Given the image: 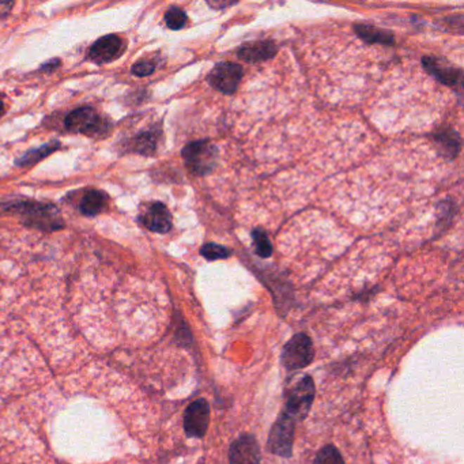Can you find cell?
<instances>
[{
	"label": "cell",
	"instance_id": "25",
	"mask_svg": "<svg viewBox=\"0 0 464 464\" xmlns=\"http://www.w3.org/2000/svg\"><path fill=\"white\" fill-rule=\"evenodd\" d=\"M59 64H60V60H58V59H52L51 62L42 64L41 70L42 71H46V72H49V71H53L55 68H58V67H59Z\"/></svg>",
	"mask_w": 464,
	"mask_h": 464
},
{
	"label": "cell",
	"instance_id": "5",
	"mask_svg": "<svg viewBox=\"0 0 464 464\" xmlns=\"http://www.w3.org/2000/svg\"><path fill=\"white\" fill-rule=\"evenodd\" d=\"M295 423L297 422L288 415L285 411L275 421L271 432L269 434L267 448L274 455L282 458H290L293 452L295 442Z\"/></svg>",
	"mask_w": 464,
	"mask_h": 464
},
{
	"label": "cell",
	"instance_id": "18",
	"mask_svg": "<svg viewBox=\"0 0 464 464\" xmlns=\"http://www.w3.org/2000/svg\"><path fill=\"white\" fill-rule=\"evenodd\" d=\"M157 141H158V132L157 131L142 132L134 139L132 150L139 153V154L151 155L157 150Z\"/></svg>",
	"mask_w": 464,
	"mask_h": 464
},
{
	"label": "cell",
	"instance_id": "4",
	"mask_svg": "<svg viewBox=\"0 0 464 464\" xmlns=\"http://www.w3.org/2000/svg\"><path fill=\"white\" fill-rule=\"evenodd\" d=\"M65 127L71 132L84 134L89 136H103L109 131V123L93 108H79L65 117Z\"/></svg>",
	"mask_w": 464,
	"mask_h": 464
},
{
	"label": "cell",
	"instance_id": "27",
	"mask_svg": "<svg viewBox=\"0 0 464 464\" xmlns=\"http://www.w3.org/2000/svg\"><path fill=\"white\" fill-rule=\"evenodd\" d=\"M4 115V104H3V101L0 100V117Z\"/></svg>",
	"mask_w": 464,
	"mask_h": 464
},
{
	"label": "cell",
	"instance_id": "19",
	"mask_svg": "<svg viewBox=\"0 0 464 464\" xmlns=\"http://www.w3.org/2000/svg\"><path fill=\"white\" fill-rule=\"evenodd\" d=\"M253 244L256 248V252L260 257H269L273 253V245L270 243V238L267 233L262 229H254L252 232Z\"/></svg>",
	"mask_w": 464,
	"mask_h": 464
},
{
	"label": "cell",
	"instance_id": "17",
	"mask_svg": "<svg viewBox=\"0 0 464 464\" xmlns=\"http://www.w3.org/2000/svg\"><path fill=\"white\" fill-rule=\"evenodd\" d=\"M60 148V143L58 141H53L48 145H44L41 148H34L27 151L25 155H22L20 160H17V165L20 167H29V165H34L39 161H41L42 158L48 157L49 154H52L55 150Z\"/></svg>",
	"mask_w": 464,
	"mask_h": 464
},
{
	"label": "cell",
	"instance_id": "1",
	"mask_svg": "<svg viewBox=\"0 0 464 464\" xmlns=\"http://www.w3.org/2000/svg\"><path fill=\"white\" fill-rule=\"evenodd\" d=\"M6 209L21 214L25 224L29 226L45 231H56L64 226L60 212L55 206L51 205L20 200L11 202L8 206H6Z\"/></svg>",
	"mask_w": 464,
	"mask_h": 464
},
{
	"label": "cell",
	"instance_id": "7",
	"mask_svg": "<svg viewBox=\"0 0 464 464\" xmlns=\"http://www.w3.org/2000/svg\"><path fill=\"white\" fill-rule=\"evenodd\" d=\"M210 423V406L206 399L192 401L184 414V430L192 439H202Z\"/></svg>",
	"mask_w": 464,
	"mask_h": 464
},
{
	"label": "cell",
	"instance_id": "21",
	"mask_svg": "<svg viewBox=\"0 0 464 464\" xmlns=\"http://www.w3.org/2000/svg\"><path fill=\"white\" fill-rule=\"evenodd\" d=\"M165 22H167L169 29L179 30L186 25L187 14L179 7H170L165 14Z\"/></svg>",
	"mask_w": 464,
	"mask_h": 464
},
{
	"label": "cell",
	"instance_id": "9",
	"mask_svg": "<svg viewBox=\"0 0 464 464\" xmlns=\"http://www.w3.org/2000/svg\"><path fill=\"white\" fill-rule=\"evenodd\" d=\"M124 49L126 45L119 36L109 34L93 44L89 51V59L97 64L110 63L120 58Z\"/></svg>",
	"mask_w": 464,
	"mask_h": 464
},
{
	"label": "cell",
	"instance_id": "11",
	"mask_svg": "<svg viewBox=\"0 0 464 464\" xmlns=\"http://www.w3.org/2000/svg\"><path fill=\"white\" fill-rule=\"evenodd\" d=\"M423 65L433 77H436L444 84L455 87L462 82V71L459 68L452 67L451 64L446 63L440 58H433V56L425 58Z\"/></svg>",
	"mask_w": 464,
	"mask_h": 464
},
{
	"label": "cell",
	"instance_id": "12",
	"mask_svg": "<svg viewBox=\"0 0 464 464\" xmlns=\"http://www.w3.org/2000/svg\"><path fill=\"white\" fill-rule=\"evenodd\" d=\"M278 48L274 42L264 41L247 42L238 49V58L247 63H259L274 58Z\"/></svg>",
	"mask_w": 464,
	"mask_h": 464
},
{
	"label": "cell",
	"instance_id": "10",
	"mask_svg": "<svg viewBox=\"0 0 464 464\" xmlns=\"http://www.w3.org/2000/svg\"><path fill=\"white\" fill-rule=\"evenodd\" d=\"M260 446L252 434H243L233 442L229 453L231 464H260Z\"/></svg>",
	"mask_w": 464,
	"mask_h": 464
},
{
	"label": "cell",
	"instance_id": "13",
	"mask_svg": "<svg viewBox=\"0 0 464 464\" xmlns=\"http://www.w3.org/2000/svg\"><path fill=\"white\" fill-rule=\"evenodd\" d=\"M142 222L148 231L155 233H167L172 228V217L165 205L153 203L142 215Z\"/></svg>",
	"mask_w": 464,
	"mask_h": 464
},
{
	"label": "cell",
	"instance_id": "14",
	"mask_svg": "<svg viewBox=\"0 0 464 464\" xmlns=\"http://www.w3.org/2000/svg\"><path fill=\"white\" fill-rule=\"evenodd\" d=\"M356 33L359 34V39L369 44H382V45H392L395 42L394 36L389 32L381 30L376 26L359 23L354 26Z\"/></svg>",
	"mask_w": 464,
	"mask_h": 464
},
{
	"label": "cell",
	"instance_id": "26",
	"mask_svg": "<svg viewBox=\"0 0 464 464\" xmlns=\"http://www.w3.org/2000/svg\"><path fill=\"white\" fill-rule=\"evenodd\" d=\"M233 4H234V1H225V3H217V1H214V3H209V6L212 7V8H225V7H229V6H233Z\"/></svg>",
	"mask_w": 464,
	"mask_h": 464
},
{
	"label": "cell",
	"instance_id": "20",
	"mask_svg": "<svg viewBox=\"0 0 464 464\" xmlns=\"http://www.w3.org/2000/svg\"><path fill=\"white\" fill-rule=\"evenodd\" d=\"M314 464H346L340 452L337 451L334 445H326L323 446L317 453L315 463Z\"/></svg>",
	"mask_w": 464,
	"mask_h": 464
},
{
	"label": "cell",
	"instance_id": "15",
	"mask_svg": "<svg viewBox=\"0 0 464 464\" xmlns=\"http://www.w3.org/2000/svg\"><path fill=\"white\" fill-rule=\"evenodd\" d=\"M106 200H108V198L104 192L97 190L89 191L79 203V210L84 215L94 217L104 210Z\"/></svg>",
	"mask_w": 464,
	"mask_h": 464
},
{
	"label": "cell",
	"instance_id": "23",
	"mask_svg": "<svg viewBox=\"0 0 464 464\" xmlns=\"http://www.w3.org/2000/svg\"><path fill=\"white\" fill-rule=\"evenodd\" d=\"M154 70H155L154 63L145 60V62H138V63L134 64V67H132L131 71L136 77H148V75H151L154 72Z\"/></svg>",
	"mask_w": 464,
	"mask_h": 464
},
{
	"label": "cell",
	"instance_id": "24",
	"mask_svg": "<svg viewBox=\"0 0 464 464\" xmlns=\"http://www.w3.org/2000/svg\"><path fill=\"white\" fill-rule=\"evenodd\" d=\"M13 7H14V3H11V1H0V18H4L6 15H8V13L11 11Z\"/></svg>",
	"mask_w": 464,
	"mask_h": 464
},
{
	"label": "cell",
	"instance_id": "2",
	"mask_svg": "<svg viewBox=\"0 0 464 464\" xmlns=\"http://www.w3.org/2000/svg\"><path fill=\"white\" fill-rule=\"evenodd\" d=\"M181 154L188 170L196 176L211 173L218 161V148L209 141L191 142Z\"/></svg>",
	"mask_w": 464,
	"mask_h": 464
},
{
	"label": "cell",
	"instance_id": "3",
	"mask_svg": "<svg viewBox=\"0 0 464 464\" xmlns=\"http://www.w3.org/2000/svg\"><path fill=\"white\" fill-rule=\"evenodd\" d=\"M315 398V382L311 376H304L292 387L285 413L295 422L304 421Z\"/></svg>",
	"mask_w": 464,
	"mask_h": 464
},
{
	"label": "cell",
	"instance_id": "8",
	"mask_svg": "<svg viewBox=\"0 0 464 464\" xmlns=\"http://www.w3.org/2000/svg\"><path fill=\"white\" fill-rule=\"evenodd\" d=\"M244 77V70L240 64L232 62L218 63L209 75V81L214 89L224 94H233Z\"/></svg>",
	"mask_w": 464,
	"mask_h": 464
},
{
	"label": "cell",
	"instance_id": "6",
	"mask_svg": "<svg viewBox=\"0 0 464 464\" xmlns=\"http://www.w3.org/2000/svg\"><path fill=\"white\" fill-rule=\"evenodd\" d=\"M314 359V344L305 334H297L283 347L281 362L288 370H298L308 366Z\"/></svg>",
	"mask_w": 464,
	"mask_h": 464
},
{
	"label": "cell",
	"instance_id": "22",
	"mask_svg": "<svg viewBox=\"0 0 464 464\" xmlns=\"http://www.w3.org/2000/svg\"><path fill=\"white\" fill-rule=\"evenodd\" d=\"M200 253L207 259V260H219V259H226L232 254V251L229 248H225L222 245L218 244H206L205 247H202Z\"/></svg>",
	"mask_w": 464,
	"mask_h": 464
},
{
	"label": "cell",
	"instance_id": "16",
	"mask_svg": "<svg viewBox=\"0 0 464 464\" xmlns=\"http://www.w3.org/2000/svg\"><path fill=\"white\" fill-rule=\"evenodd\" d=\"M436 143L442 150L444 155L448 158L456 157L460 150V139L459 135L452 129H443L436 135Z\"/></svg>",
	"mask_w": 464,
	"mask_h": 464
}]
</instances>
